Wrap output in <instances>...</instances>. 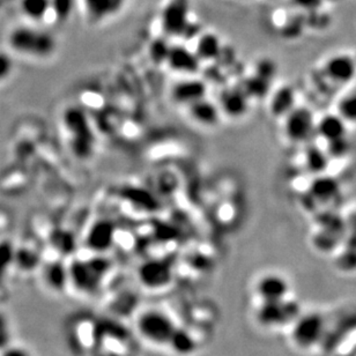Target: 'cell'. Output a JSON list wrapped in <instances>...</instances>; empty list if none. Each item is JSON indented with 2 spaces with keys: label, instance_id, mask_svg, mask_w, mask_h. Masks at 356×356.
<instances>
[{
  "label": "cell",
  "instance_id": "obj_2",
  "mask_svg": "<svg viewBox=\"0 0 356 356\" xmlns=\"http://www.w3.org/2000/svg\"><path fill=\"white\" fill-rule=\"evenodd\" d=\"M63 123L71 134L73 153L80 159L89 158L94 149L95 138L86 115L78 108H69L64 111Z\"/></svg>",
  "mask_w": 356,
  "mask_h": 356
},
{
  "label": "cell",
  "instance_id": "obj_1",
  "mask_svg": "<svg viewBox=\"0 0 356 356\" xmlns=\"http://www.w3.org/2000/svg\"><path fill=\"white\" fill-rule=\"evenodd\" d=\"M7 43L12 51L36 58L49 57L56 50V41L52 35L26 26L12 29L7 36Z\"/></svg>",
  "mask_w": 356,
  "mask_h": 356
},
{
  "label": "cell",
  "instance_id": "obj_21",
  "mask_svg": "<svg viewBox=\"0 0 356 356\" xmlns=\"http://www.w3.org/2000/svg\"><path fill=\"white\" fill-rule=\"evenodd\" d=\"M268 81L270 80L254 74L245 81L242 89L247 94L248 97H263L266 95L268 90Z\"/></svg>",
  "mask_w": 356,
  "mask_h": 356
},
{
  "label": "cell",
  "instance_id": "obj_24",
  "mask_svg": "<svg viewBox=\"0 0 356 356\" xmlns=\"http://www.w3.org/2000/svg\"><path fill=\"white\" fill-rule=\"evenodd\" d=\"M169 50H170V45L168 44V42L165 41L163 38L155 40L152 42L151 48H149V56H151L152 60L156 64L165 63Z\"/></svg>",
  "mask_w": 356,
  "mask_h": 356
},
{
  "label": "cell",
  "instance_id": "obj_17",
  "mask_svg": "<svg viewBox=\"0 0 356 356\" xmlns=\"http://www.w3.org/2000/svg\"><path fill=\"white\" fill-rule=\"evenodd\" d=\"M295 94L289 87H282L277 89L272 101H270V111L275 116H286L291 110L294 109Z\"/></svg>",
  "mask_w": 356,
  "mask_h": 356
},
{
  "label": "cell",
  "instance_id": "obj_13",
  "mask_svg": "<svg viewBox=\"0 0 356 356\" xmlns=\"http://www.w3.org/2000/svg\"><path fill=\"white\" fill-rule=\"evenodd\" d=\"M188 113L197 123L213 127L218 123L220 118V110L214 103L211 102L205 97L199 101L188 104Z\"/></svg>",
  "mask_w": 356,
  "mask_h": 356
},
{
  "label": "cell",
  "instance_id": "obj_27",
  "mask_svg": "<svg viewBox=\"0 0 356 356\" xmlns=\"http://www.w3.org/2000/svg\"><path fill=\"white\" fill-rule=\"evenodd\" d=\"M294 1L296 5L305 10H315L322 3V0H294Z\"/></svg>",
  "mask_w": 356,
  "mask_h": 356
},
{
  "label": "cell",
  "instance_id": "obj_14",
  "mask_svg": "<svg viewBox=\"0 0 356 356\" xmlns=\"http://www.w3.org/2000/svg\"><path fill=\"white\" fill-rule=\"evenodd\" d=\"M316 131L327 143L341 139L346 136V122L339 115H326L316 124Z\"/></svg>",
  "mask_w": 356,
  "mask_h": 356
},
{
  "label": "cell",
  "instance_id": "obj_4",
  "mask_svg": "<svg viewBox=\"0 0 356 356\" xmlns=\"http://www.w3.org/2000/svg\"><path fill=\"white\" fill-rule=\"evenodd\" d=\"M188 0H169L162 10L163 31L172 36H181L188 24Z\"/></svg>",
  "mask_w": 356,
  "mask_h": 356
},
{
  "label": "cell",
  "instance_id": "obj_9",
  "mask_svg": "<svg viewBox=\"0 0 356 356\" xmlns=\"http://www.w3.org/2000/svg\"><path fill=\"white\" fill-rule=\"evenodd\" d=\"M165 63L176 72L193 74L198 71L200 60L195 56V52H192L185 47L177 45V47H170Z\"/></svg>",
  "mask_w": 356,
  "mask_h": 356
},
{
  "label": "cell",
  "instance_id": "obj_19",
  "mask_svg": "<svg viewBox=\"0 0 356 356\" xmlns=\"http://www.w3.org/2000/svg\"><path fill=\"white\" fill-rule=\"evenodd\" d=\"M312 195L315 198L327 202L336 197L339 191V185L334 179L330 177H319L312 185Z\"/></svg>",
  "mask_w": 356,
  "mask_h": 356
},
{
  "label": "cell",
  "instance_id": "obj_20",
  "mask_svg": "<svg viewBox=\"0 0 356 356\" xmlns=\"http://www.w3.org/2000/svg\"><path fill=\"white\" fill-rule=\"evenodd\" d=\"M21 10L31 20H41L50 10V0H21Z\"/></svg>",
  "mask_w": 356,
  "mask_h": 356
},
{
  "label": "cell",
  "instance_id": "obj_6",
  "mask_svg": "<svg viewBox=\"0 0 356 356\" xmlns=\"http://www.w3.org/2000/svg\"><path fill=\"white\" fill-rule=\"evenodd\" d=\"M298 314V305L291 302L281 301H263L257 312V318L261 325L279 326Z\"/></svg>",
  "mask_w": 356,
  "mask_h": 356
},
{
  "label": "cell",
  "instance_id": "obj_16",
  "mask_svg": "<svg viewBox=\"0 0 356 356\" xmlns=\"http://www.w3.org/2000/svg\"><path fill=\"white\" fill-rule=\"evenodd\" d=\"M89 17L94 20H101L115 13L123 5L120 0H83Z\"/></svg>",
  "mask_w": 356,
  "mask_h": 356
},
{
  "label": "cell",
  "instance_id": "obj_8",
  "mask_svg": "<svg viewBox=\"0 0 356 356\" xmlns=\"http://www.w3.org/2000/svg\"><path fill=\"white\" fill-rule=\"evenodd\" d=\"M324 72L336 83L345 85L350 83L355 78V60L348 55L333 56L326 62Z\"/></svg>",
  "mask_w": 356,
  "mask_h": 356
},
{
  "label": "cell",
  "instance_id": "obj_23",
  "mask_svg": "<svg viewBox=\"0 0 356 356\" xmlns=\"http://www.w3.org/2000/svg\"><path fill=\"white\" fill-rule=\"evenodd\" d=\"M329 162L325 152H322L319 148H310L305 155V163L309 170L312 172H322L326 168Z\"/></svg>",
  "mask_w": 356,
  "mask_h": 356
},
{
  "label": "cell",
  "instance_id": "obj_22",
  "mask_svg": "<svg viewBox=\"0 0 356 356\" xmlns=\"http://www.w3.org/2000/svg\"><path fill=\"white\" fill-rule=\"evenodd\" d=\"M338 115L346 123H356V92L343 96L338 106Z\"/></svg>",
  "mask_w": 356,
  "mask_h": 356
},
{
  "label": "cell",
  "instance_id": "obj_3",
  "mask_svg": "<svg viewBox=\"0 0 356 356\" xmlns=\"http://www.w3.org/2000/svg\"><path fill=\"white\" fill-rule=\"evenodd\" d=\"M284 117V134L289 140L302 143L307 140L316 130L314 115L307 108H294Z\"/></svg>",
  "mask_w": 356,
  "mask_h": 356
},
{
  "label": "cell",
  "instance_id": "obj_7",
  "mask_svg": "<svg viewBox=\"0 0 356 356\" xmlns=\"http://www.w3.org/2000/svg\"><path fill=\"white\" fill-rule=\"evenodd\" d=\"M141 336L152 343H165L172 336V323L165 315L158 312H147L138 323Z\"/></svg>",
  "mask_w": 356,
  "mask_h": 356
},
{
  "label": "cell",
  "instance_id": "obj_15",
  "mask_svg": "<svg viewBox=\"0 0 356 356\" xmlns=\"http://www.w3.org/2000/svg\"><path fill=\"white\" fill-rule=\"evenodd\" d=\"M195 54L199 60H214L221 54V41L219 36L213 33H206L197 38Z\"/></svg>",
  "mask_w": 356,
  "mask_h": 356
},
{
  "label": "cell",
  "instance_id": "obj_11",
  "mask_svg": "<svg viewBox=\"0 0 356 356\" xmlns=\"http://www.w3.org/2000/svg\"><path fill=\"white\" fill-rule=\"evenodd\" d=\"M248 99L242 88L227 89L220 96V106L227 116L238 118L247 113Z\"/></svg>",
  "mask_w": 356,
  "mask_h": 356
},
{
  "label": "cell",
  "instance_id": "obj_12",
  "mask_svg": "<svg viewBox=\"0 0 356 356\" xmlns=\"http://www.w3.org/2000/svg\"><path fill=\"white\" fill-rule=\"evenodd\" d=\"M206 95V85L200 80H184L176 83L172 88V96L175 102L179 104H191V103L204 99Z\"/></svg>",
  "mask_w": 356,
  "mask_h": 356
},
{
  "label": "cell",
  "instance_id": "obj_18",
  "mask_svg": "<svg viewBox=\"0 0 356 356\" xmlns=\"http://www.w3.org/2000/svg\"><path fill=\"white\" fill-rule=\"evenodd\" d=\"M113 237V225L110 222H106V221H99L90 230L88 243L94 249H106L111 243Z\"/></svg>",
  "mask_w": 356,
  "mask_h": 356
},
{
  "label": "cell",
  "instance_id": "obj_25",
  "mask_svg": "<svg viewBox=\"0 0 356 356\" xmlns=\"http://www.w3.org/2000/svg\"><path fill=\"white\" fill-rule=\"evenodd\" d=\"M74 0H50V10H54L56 19L66 21L72 14Z\"/></svg>",
  "mask_w": 356,
  "mask_h": 356
},
{
  "label": "cell",
  "instance_id": "obj_10",
  "mask_svg": "<svg viewBox=\"0 0 356 356\" xmlns=\"http://www.w3.org/2000/svg\"><path fill=\"white\" fill-rule=\"evenodd\" d=\"M257 293L263 301H281L288 293L287 281L275 274H268L258 281Z\"/></svg>",
  "mask_w": 356,
  "mask_h": 356
},
{
  "label": "cell",
  "instance_id": "obj_5",
  "mask_svg": "<svg viewBox=\"0 0 356 356\" xmlns=\"http://www.w3.org/2000/svg\"><path fill=\"white\" fill-rule=\"evenodd\" d=\"M324 321L318 314H309L298 319L293 330V339L301 348L314 346L323 337Z\"/></svg>",
  "mask_w": 356,
  "mask_h": 356
},
{
  "label": "cell",
  "instance_id": "obj_26",
  "mask_svg": "<svg viewBox=\"0 0 356 356\" xmlns=\"http://www.w3.org/2000/svg\"><path fill=\"white\" fill-rule=\"evenodd\" d=\"M14 70V62L12 56L5 50H0V83L10 79Z\"/></svg>",
  "mask_w": 356,
  "mask_h": 356
}]
</instances>
